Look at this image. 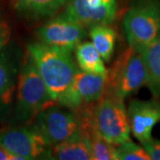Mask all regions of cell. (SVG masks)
<instances>
[{"instance_id":"cell-12","label":"cell","mask_w":160,"mask_h":160,"mask_svg":"<svg viewBox=\"0 0 160 160\" xmlns=\"http://www.w3.org/2000/svg\"><path fill=\"white\" fill-rule=\"evenodd\" d=\"M107 75L88 73L79 70L73 81V91L82 105L97 102L106 92Z\"/></svg>"},{"instance_id":"cell-15","label":"cell","mask_w":160,"mask_h":160,"mask_svg":"<svg viewBox=\"0 0 160 160\" xmlns=\"http://www.w3.org/2000/svg\"><path fill=\"white\" fill-rule=\"evenodd\" d=\"M140 50L147 70V86L160 100V37Z\"/></svg>"},{"instance_id":"cell-13","label":"cell","mask_w":160,"mask_h":160,"mask_svg":"<svg viewBox=\"0 0 160 160\" xmlns=\"http://www.w3.org/2000/svg\"><path fill=\"white\" fill-rule=\"evenodd\" d=\"M50 159L91 160L88 130L66 142L52 147Z\"/></svg>"},{"instance_id":"cell-2","label":"cell","mask_w":160,"mask_h":160,"mask_svg":"<svg viewBox=\"0 0 160 160\" xmlns=\"http://www.w3.org/2000/svg\"><path fill=\"white\" fill-rule=\"evenodd\" d=\"M57 103L52 99L28 52L18 73L16 102L13 117L21 124L33 121L36 116Z\"/></svg>"},{"instance_id":"cell-11","label":"cell","mask_w":160,"mask_h":160,"mask_svg":"<svg viewBox=\"0 0 160 160\" xmlns=\"http://www.w3.org/2000/svg\"><path fill=\"white\" fill-rule=\"evenodd\" d=\"M17 78V65L11 52L5 49L0 54V119L11 111Z\"/></svg>"},{"instance_id":"cell-5","label":"cell","mask_w":160,"mask_h":160,"mask_svg":"<svg viewBox=\"0 0 160 160\" xmlns=\"http://www.w3.org/2000/svg\"><path fill=\"white\" fill-rule=\"evenodd\" d=\"M128 46L141 49L160 36V0H135L124 18Z\"/></svg>"},{"instance_id":"cell-9","label":"cell","mask_w":160,"mask_h":160,"mask_svg":"<svg viewBox=\"0 0 160 160\" xmlns=\"http://www.w3.org/2000/svg\"><path fill=\"white\" fill-rule=\"evenodd\" d=\"M118 9V0H69L63 12L85 27H92L113 22Z\"/></svg>"},{"instance_id":"cell-18","label":"cell","mask_w":160,"mask_h":160,"mask_svg":"<svg viewBox=\"0 0 160 160\" xmlns=\"http://www.w3.org/2000/svg\"><path fill=\"white\" fill-rule=\"evenodd\" d=\"M91 160H117L116 145L100 136L90 126L88 129Z\"/></svg>"},{"instance_id":"cell-17","label":"cell","mask_w":160,"mask_h":160,"mask_svg":"<svg viewBox=\"0 0 160 160\" xmlns=\"http://www.w3.org/2000/svg\"><path fill=\"white\" fill-rule=\"evenodd\" d=\"M89 35L92 43L99 52L104 62H109L113 55L117 33L109 24H97L92 26Z\"/></svg>"},{"instance_id":"cell-1","label":"cell","mask_w":160,"mask_h":160,"mask_svg":"<svg viewBox=\"0 0 160 160\" xmlns=\"http://www.w3.org/2000/svg\"><path fill=\"white\" fill-rule=\"evenodd\" d=\"M27 52L55 102L68 109H80L83 105L73 91V81L78 69L71 52L40 41L29 44Z\"/></svg>"},{"instance_id":"cell-22","label":"cell","mask_w":160,"mask_h":160,"mask_svg":"<svg viewBox=\"0 0 160 160\" xmlns=\"http://www.w3.org/2000/svg\"><path fill=\"white\" fill-rule=\"evenodd\" d=\"M0 160H19V158L0 145Z\"/></svg>"},{"instance_id":"cell-19","label":"cell","mask_w":160,"mask_h":160,"mask_svg":"<svg viewBox=\"0 0 160 160\" xmlns=\"http://www.w3.org/2000/svg\"><path fill=\"white\" fill-rule=\"evenodd\" d=\"M116 158L117 160H150L145 149L132 140L116 145Z\"/></svg>"},{"instance_id":"cell-8","label":"cell","mask_w":160,"mask_h":160,"mask_svg":"<svg viewBox=\"0 0 160 160\" xmlns=\"http://www.w3.org/2000/svg\"><path fill=\"white\" fill-rule=\"evenodd\" d=\"M86 27L62 12L54 16L38 29L40 42L64 51L71 52L86 37Z\"/></svg>"},{"instance_id":"cell-7","label":"cell","mask_w":160,"mask_h":160,"mask_svg":"<svg viewBox=\"0 0 160 160\" xmlns=\"http://www.w3.org/2000/svg\"><path fill=\"white\" fill-rule=\"evenodd\" d=\"M0 145L19 160L50 159L51 148L33 126L10 127L0 131Z\"/></svg>"},{"instance_id":"cell-20","label":"cell","mask_w":160,"mask_h":160,"mask_svg":"<svg viewBox=\"0 0 160 160\" xmlns=\"http://www.w3.org/2000/svg\"><path fill=\"white\" fill-rule=\"evenodd\" d=\"M11 38V28L6 21L0 19V54L6 49Z\"/></svg>"},{"instance_id":"cell-4","label":"cell","mask_w":160,"mask_h":160,"mask_svg":"<svg viewBox=\"0 0 160 160\" xmlns=\"http://www.w3.org/2000/svg\"><path fill=\"white\" fill-rule=\"evenodd\" d=\"M147 70L141 52L128 46L108 70L104 94L125 101L140 88L147 86Z\"/></svg>"},{"instance_id":"cell-3","label":"cell","mask_w":160,"mask_h":160,"mask_svg":"<svg viewBox=\"0 0 160 160\" xmlns=\"http://www.w3.org/2000/svg\"><path fill=\"white\" fill-rule=\"evenodd\" d=\"M76 110L55 104L37 115L32 126L50 148L54 147L87 131L91 126L90 115L78 114Z\"/></svg>"},{"instance_id":"cell-16","label":"cell","mask_w":160,"mask_h":160,"mask_svg":"<svg viewBox=\"0 0 160 160\" xmlns=\"http://www.w3.org/2000/svg\"><path fill=\"white\" fill-rule=\"evenodd\" d=\"M75 51L77 63L80 70L93 74H108L103 59L92 42L80 43Z\"/></svg>"},{"instance_id":"cell-10","label":"cell","mask_w":160,"mask_h":160,"mask_svg":"<svg viewBox=\"0 0 160 160\" xmlns=\"http://www.w3.org/2000/svg\"><path fill=\"white\" fill-rule=\"evenodd\" d=\"M127 117L132 133L140 142L152 138V131L160 122V102L158 100H132L127 109Z\"/></svg>"},{"instance_id":"cell-21","label":"cell","mask_w":160,"mask_h":160,"mask_svg":"<svg viewBox=\"0 0 160 160\" xmlns=\"http://www.w3.org/2000/svg\"><path fill=\"white\" fill-rule=\"evenodd\" d=\"M149 154L150 159L160 160V140L150 139L149 141L142 144Z\"/></svg>"},{"instance_id":"cell-6","label":"cell","mask_w":160,"mask_h":160,"mask_svg":"<svg viewBox=\"0 0 160 160\" xmlns=\"http://www.w3.org/2000/svg\"><path fill=\"white\" fill-rule=\"evenodd\" d=\"M92 129L113 145L131 140V129L124 101L104 94L90 114Z\"/></svg>"},{"instance_id":"cell-14","label":"cell","mask_w":160,"mask_h":160,"mask_svg":"<svg viewBox=\"0 0 160 160\" xmlns=\"http://www.w3.org/2000/svg\"><path fill=\"white\" fill-rule=\"evenodd\" d=\"M69 0H14L15 10L24 17L42 20L53 17Z\"/></svg>"}]
</instances>
